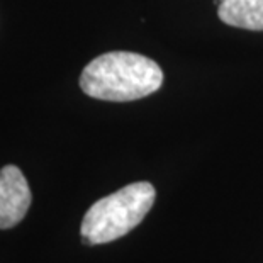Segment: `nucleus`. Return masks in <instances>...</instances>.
I'll use <instances>...</instances> for the list:
<instances>
[{
	"mask_svg": "<svg viewBox=\"0 0 263 263\" xmlns=\"http://www.w3.org/2000/svg\"><path fill=\"white\" fill-rule=\"evenodd\" d=\"M163 71L148 57L131 51H109L93 58L80 75L88 97L109 102H131L160 90Z\"/></svg>",
	"mask_w": 263,
	"mask_h": 263,
	"instance_id": "1",
	"label": "nucleus"
},
{
	"mask_svg": "<svg viewBox=\"0 0 263 263\" xmlns=\"http://www.w3.org/2000/svg\"><path fill=\"white\" fill-rule=\"evenodd\" d=\"M155 199L156 190L149 182H134L99 199L83 216V243L105 245L126 236L144 219Z\"/></svg>",
	"mask_w": 263,
	"mask_h": 263,
	"instance_id": "2",
	"label": "nucleus"
},
{
	"mask_svg": "<svg viewBox=\"0 0 263 263\" xmlns=\"http://www.w3.org/2000/svg\"><path fill=\"white\" fill-rule=\"evenodd\" d=\"M32 194L24 173L15 165L0 170V229L14 228L24 219L31 207Z\"/></svg>",
	"mask_w": 263,
	"mask_h": 263,
	"instance_id": "3",
	"label": "nucleus"
},
{
	"mask_svg": "<svg viewBox=\"0 0 263 263\" xmlns=\"http://www.w3.org/2000/svg\"><path fill=\"white\" fill-rule=\"evenodd\" d=\"M217 15L228 26L263 31V0H217Z\"/></svg>",
	"mask_w": 263,
	"mask_h": 263,
	"instance_id": "4",
	"label": "nucleus"
}]
</instances>
